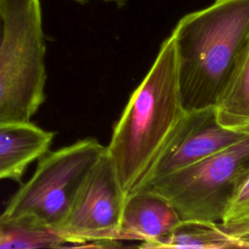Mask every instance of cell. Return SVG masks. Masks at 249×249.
Here are the masks:
<instances>
[{
  "label": "cell",
  "instance_id": "cell-6",
  "mask_svg": "<svg viewBox=\"0 0 249 249\" xmlns=\"http://www.w3.org/2000/svg\"><path fill=\"white\" fill-rule=\"evenodd\" d=\"M125 198L104 151L87 175L56 232L70 247L112 246L120 242Z\"/></svg>",
  "mask_w": 249,
  "mask_h": 249
},
{
  "label": "cell",
  "instance_id": "cell-3",
  "mask_svg": "<svg viewBox=\"0 0 249 249\" xmlns=\"http://www.w3.org/2000/svg\"><path fill=\"white\" fill-rule=\"evenodd\" d=\"M0 124L28 123L45 100L47 80L40 0H0Z\"/></svg>",
  "mask_w": 249,
  "mask_h": 249
},
{
  "label": "cell",
  "instance_id": "cell-4",
  "mask_svg": "<svg viewBox=\"0 0 249 249\" xmlns=\"http://www.w3.org/2000/svg\"><path fill=\"white\" fill-rule=\"evenodd\" d=\"M248 171L249 136L138 192L163 198L181 221L218 224Z\"/></svg>",
  "mask_w": 249,
  "mask_h": 249
},
{
  "label": "cell",
  "instance_id": "cell-11",
  "mask_svg": "<svg viewBox=\"0 0 249 249\" xmlns=\"http://www.w3.org/2000/svg\"><path fill=\"white\" fill-rule=\"evenodd\" d=\"M141 248H241V240L225 232L218 224L193 221L181 223L168 234L149 242H141Z\"/></svg>",
  "mask_w": 249,
  "mask_h": 249
},
{
  "label": "cell",
  "instance_id": "cell-14",
  "mask_svg": "<svg viewBox=\"0 0 249 249\" xmlns=\"http://www.w3.org/2000/svg\"><path fill=\"white\" fill-rule=\"evenodd\" d=\"M72 1H74V2H76V3H78V4H82V5H83V4L88 3L89 0H72ZM102 1H105V2H113V3H115L118 7L121 8V7L124 6L128 0H102Z\"/></svg>",
  "mask_w": 249,
  "mask_h": 249
},
{
  "label": "cell",
  "instance_id": "cell-13",
  "mask_svg": "<svg viewBox=\"0 0 249 249\" xmlns=\"http://www.w3.org/2000/svg\"><path fill=\"white\" fill-rule=\"evenodd\" d=\"M218 225L236 239L249 238V171L235 190Z\"/></svg>",
  "mask_w": 249,
  "mask_h": 249
},
{
  "label": "cell",
  "instance_id": "cell-15",
  "mask_svg": "<svg viewBox=\"0 0 249 249\" xmlns=\"http://www.w3.org/2000/svg\"><path fill=\"white\" fill-rule=\"evenodd\" d=\"M4 37H5V20H4V17L2 15V12L0 10V47L3 44Z\"/></svg>",
  "mask_w": 249,
  "mask_h": 249
},
{
  "label": "cell",
  "instance_id": "cell-8",
  "mask_svg": "<svg viewBox=\"0 0 249 249\" xmlns=\"http://www.w3.org/2000/svg\"><path fill=\"white\" fill-rule=\"evenodd\" d=\"M181 220L163 198L137 192L125 198L119 240L149 242L173 231Z\"/></svg>",
  "mask_w": 249,
  "mask_h": 249
},
{
  "label": "cell",
  "instance_id": "cell-5",
  "mask_svg": "<svg viewBox=\"0 0 249 249\" xmlns=\"http://www.w3.org/2000/svg\"><path fill=\"white\" fill-rule=\"evenodd\" d=\"M104 151L105 146L95 138L48 151L39 159L32 177L20 186L3 213L31 217L56 231L87 175Z\"/></svg>",
  "mask_w": 249,
  "mask_h": 249
},
{
  "label": "cell",
  "instance_id": "cell-10",
  "mask_svg": "<svg viewBox=\"0 0 249 249\" xmlns=\"http://www.w3.org/2000/svg\"><path fill=\"white\" fill-rule=\"evenodd\" d=\"M220 124L249 130V42L214 106Z\"/></svg>",
  "mask_w": 249,
  "mask_h": 249
},
{
  "label": "cell",
  "instance_id": "cell-1",
  "mask_svg": "<svg viewBox=\"0 0 249 249\" xmlns=\"http://www.w3.org/2000/svg\"><path fill=\"white\" fill-rule=\"evenodd\" d=\"M185 113L177 50L170 33L131 93L105 147L125 197L141 186Z\"/></svg>",
  "mask_w": 249,
  "mask_h": 249
},
{
  "label": "cell",
  "instance_id": "cell-7",
  "mask_svg": "<svg viewBox=\"0 0 249 249\" xmlns=\"http://www.w3.org/2000/svg\"><path fill=\"white\" fill-rule=\"evenodd\" d=\"M248 136L249 130L220 124L214 106L186 111L136 192Z\"/></svg>",
  "mask_w": 249,
  "mask_h": 249
},
{
  "label": "cell",
  "instance_id": "cell-9",
  "mask_svg": "<svg viewBox=\"0 0 249 249\" xmlns=\"http://www.w3.org/2000/svg\"><path fill=\"white\" fill-rule=\"evenodd\" d=\"M54 133L31 122L0 124V180L20 182L28 165L45 155Z\"/></svg>",
  "mask_w": 249,
  "mask_h": 249
},
{
  "label": "cell",
  "instance_id": "cell-12",
  "mask_svg": "<svg viewBox=\"0 0 249 249\" xmlns=\"http://www.w3.org/2000/svg\"><path fill=\"white\" fill-rule=\"evenodd\" d=\"M70 247L55 231L28 216L0 215V248Z\"/></svg>",
  "mask_w": 249,
  "mask_h": 249
},
{
  "label": "cell",
  "instance_id": "cell-2",
  "mask_svg": "<svg viewBox=\"0 0 249 249\" xmlns=\"http://www.w3.org/2000/svg\"><path fill=\"white\" fill-rule=\"evenodd\" d=\"M186 111L215 106L249 42V0H214L171 32Z\"/></svg>",
  "mask_w": 249,
  "mask_h": 249
}]
</instances>
